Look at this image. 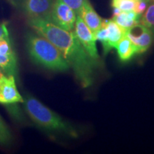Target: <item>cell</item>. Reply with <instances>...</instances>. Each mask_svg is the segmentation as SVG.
I'll list each match as a JSON object with an SVG mask.
<instances>
[{"instance_id": "1", "label": "cell", "mask_w": 154, "mask_h": 154, "mask_svg": "<svg viewBox=\"0 0 154 154\" xmlns=\"http://www.w3.org/2000/svg\"><path fill=\"white\" fill-rule=\"evenodd\" d=\"M28 24L36 34L54 44L74 71L83 88L94 84L96 66L80 44L74 31L69 32L44 19H29Z\"/></svg>"}, {"instance_id": "2", "label": "cell", "mask_w": 154, "mask_h": 154, "mask_svg": "<svg viewBox=\"0 0 154 154\" xmlns=\"http://www.w3.org/2000/svg\"><path fill=\"white\" fill-rule=\"evenodd\" d=\"M25 44L30 59L36 64L59 72H66L70 67L59 50L39 34L28 32Z\"/></svg>"}, {"instance_id": "3", "label": "cell", "mask_w": 154, "mask_h": 154, "mask_svg": "<svg viewBox=\"0 0 154 154\" xmlns=\"http://www.w3.org/2000/svg\"><path fill=\"white\" fill-rule=\"evenodd\" d=\"M22 103L30 119L39 127L49 131L63 133L72 138L78 137L76 128L33 96L26 94Z\"/></svg>"}, {"instance_id": "4", "label": "cell", "mask_w": 154, "mask_h": 154, "mask_svg": "<svg viewBox=\"0 0 154 154\" xmlns=\"http://www.w3.org/2000/svg\"><path fill=\"white\" fill-rule=\"evenodd\" d=\"M73 31L96 67L99 66L101 61L97 51L96 40L94 38L93 32L90 30L79 15H77Z\"/></svg>"}, {"instance_id": "5", "label": "cell", "mask_w": 154, "mask_h": 154, "mask_svg": "<svg viewBox=\"0 0 154 154\" xmlns=\"http://www.w3.org/2000/svg\"><path fill=\"white\" fill-rule=\"evenodd\" d=\"M28 19H44L50 20L53 0H11Z\"/></svg>"}, {"instance_id": "6", "label": "cell", "mask_w": 154, "mask_h": 154, "mask_svg": "<svg viewBox=\"0 0 154 154\" xmlns=\"http://www.w3.org/2000/svg\"><path fill=\"white\" fill-rule=\"evenodd\" d=\"M77 14L61 0H54L50 14V21L63 29L74 30Z\"/></svg>"}, {"instance_id": "7", "label": "cell", "mask_w": 154, "mask_h": 154, "mask_svg": "<svg viewBox=\"0 0 154 154\" xmlns=\"http://www.w3.org/2000/svg\"><path fill=\"white\" fill-rule=\"evenodd\" d=\"M126 36L136 47L137 54L146 52L149 49L154 37L151 31L139 22L127 31Z\"/></svg>"}, {"instance_id": "8", "label": "cell", "mask_w": 154, "mask_h": 154, "mask_svg": "<svg viewBox=\"0 0 154 154\" xmlns=\"http://www.w3.org/2000/svg\"><path fill=\"white\" fill-rule=\"evenodd\" d=\"M22 97L16 84L14 76L4 74L0 77V103L3 105H13L23 103Z\"/></svg>"}, {"instance_id": "9", "label": "cell", "mask_w": 154, "mask_h": 154, "mask_svg": "<svg viewBox=\"0 0 154 154\" xmlns=\"http://www.w3.org/2000/svg\"><path fill=\"white\" fill-rule=\"evenodd\" d=\"M79 16L92 32L95 33L103 25V19L99 16L88 0H85L79 13Z\"/></svg>"}, {"instance_id": "10", "label": "cell", "mask_w": 154, "mask_h": 154, "mask_svg": "<svg viewBox=\"0 0 154 154\" xmlns=\"http://www.w3.org/2000/svg\"><path fill=\"white\" fill-rule=\"evenodd\" d=\"M108 30V43L111 50L116 48L120 40L126 34L124 29L116 23L113 19H104Z\"/></svg>"}, {"instance_id": "11", "label": "cell", "mask_w": 154, "mask_h": 154, "mask_svg": "<svg viewBox=\"0 0 154 154\" xmlns=\"http://www.w3.org/2000/svg\"><path fill=\"white\" fill-rule=\"evenodd\" d=\"M0 68L7 76H18V61L16 52L9 54H0Z\"/></svg>"}, {"instance_id": "12", "label": "cell", "mask_w": 154, "mask_h": 154, "mask_svg": "<svg viewBox=\"0 0 154 154\" xmlns=\"http://www.w3.org/2000/svg\"><path fill=\"white\" fill-rule=\"evenodd\" d=\"M140 15L136 14L134 10L121 11L119 14L113 16L112 19L119 26L127 32L133 26L139 22Z\"/></svg>"}, {"instance_id": "13", "label": "cell", "mask_w": 154, "mask_h": 154, "mask_svg": "<svg viewBox=\"0 0 154 154\" xmlns=\"http://www.w3.org/2000/svg\"><path fill=\"white\" fill-rule=\"evenodd\" d=\"M116 49L117 50L119 59L122 61H129L135 54H137L136 47L126 34L120 40Z\"/></svg>"}, {"instance_id": "14", "label": "cell", "mask_w": 154, "mask_h": 154, "mask_svg": "<svg viewBox=\"0 0 154 154\" xmlns=\"http://www.w3.org/2000/svg\"><path fill=\"white\" fill-rule=\"evenodd\" d=\"M139 23L151 30L154 35V2L149 3L145 12L140 16Z\"/></svg>"}, {"instance_id": "15", "label": "cell", "mask_w": 154, "mask_h": 154, "mask_svg": "<svg viewBox=\"0 0 154 154\" xmlns=\"http://www.w3.org/2000/svg\"><path fill=\"white\" fill-rule=\"evenodd\" d=\"M94 38L96 40H99L103 45V53L106 54L108 52L110 51V49L109 47V43H108V30L106 26L104 19H103V25L99 30L96 31L95 33H94Z\"/></svg>"}, {"instance_id": "16", "label": "cell", "mask_w": 154, "mask_h": 154, "mask_svg": "<svg viewBox=\"0 0 154 154\" xmlns=\"http://www.w3.org/2000/svg\"><path fill=\"white\" fill-rule=\"evenodd\" d=\"M12 141V135L9 128L0 116V145L8 146Z\"/></svg>"}, {"instance_id": "17", "label": "cell", "mask_w": 154, "mask_h": 154, "mask_svg": "<svg viewBox=\"0 0 154 154\" xmlns=\"http://www.w3.org/2000/svg\"><path fill=\"white\" fill-rule=\"evenodd\" d=\"M136 0H112L113 7L118 8L121 11L134 10Z\"/></svg>"}, {"instance_id": "18", "label": "cell", "mask_w": 154, "mask_h": 154, "mask_svg": "<svg viewBox=\"0 0 154 154\" xmlns=\"http://www.w3.org/2000/svg\"><path fill=\"white\" fill-rule=\"evenodd\" d=\"M72 8L76 14H79L85 0H61Z\"/></svg>"}, {"instance_id": "19", "label": "cell", "mask_w": 154, "mask_h": 154, "mask_svg": "<svg viewBox=\"0 0 154 154\" xmlns=\"http://www.w3.org/2000/svg\"><path fill=\"white\" fill-rule=\"evenodd\" d=\"M151 1H136L134 11L136 14L141 16L145 12Z\"/></svg>"}, {"instance_id": "20", "label": "cell", "mask_w": 154, "mask_h": 154, "mask_svg": "<svg viewBox=\"0 0 154 154\" xmlns=\"http://www.w3.org/2000/svg\"><path fill=\"white\" fill-rule=\"evenodd\" d=\"M9 34L8 29L7 22H0V38H2L4 36Z\"/></svg>"}, {"instance_id": "21", "label": "cell", "mask_w": 154, "mask_h": 154, "mask_svg": "<svg viewBox=\"0 0 154 154\" xmlns=\"http://www.w3.org/2000/svg\"><path fill=\"white\" fill-rule=\"evenodd\" d=\"M2 75H4V73L2 72V69L0 68V77H1Z\"/></svg>"}, {"instance_id": "22", "label": "cell", "mask_w": 154, "mask_h": 154, "mask_svg": "<svg viewBox=\"0 0 154 154\" xmlns=\"http://www.w3.org/2000/svg\"><path fill=\"white\" fill-rule=\"evenodd\" d=\"M136 1H151V0H136Z\"/></svg>"}]
</instances>
